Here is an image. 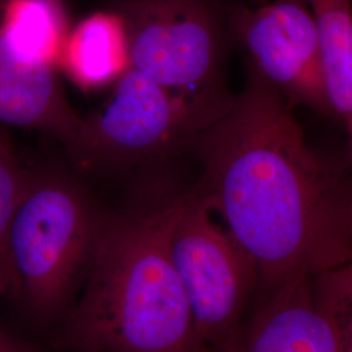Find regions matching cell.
Segmentation results:
<instances>
[{
  "label": "cell",
  "instance_id": "cell-3",
  "mask_svg": "<svg viewBox=\"0 0 352 352\" xmlns=\"http://www.w3.org/2000/svg\"><path fill=\"white\" fill-rule=\"evenodd\" d=\"M109 212L62 173L32 174L1 247L8 287L36 322L71 311Z\"/></svg>",
  "mask_w": 352,
  "mask_h": 352
},
{
  "label": "cell",
  "instance_id": "cell-6",
  "mask_svg": "<svg viewBox=\"0 0 352 352\" xmlns=\"http://www.w3.org/2000/svg\"><path fill=\"white\" fill-rule=\"evenodd\" d=\"M119 13L129 68L180 96L226 93L219 76V24L205 0H126Z\"/></svg>",
  "mask_w": 352,
  "mask_h": 352
},
{
  "label": "cell",
  "instance_id": "cell-5",
  "mask_svg": "<svg viewBox=\"0 0 352 352\" xmlns=\"http://www.w3.org/2000/svg\"><path fill=\"white\" fill-rule=\"evenodd\" d=\"M167 250L204 349L222 350L260 289L254 265L196 189L173 200Z\"/></svg>",
  "mask_w": 352,
  "mask_h": 352
},
{
  "label": "cell",
  "instance_id": "cell-14",
  "mask_svg": "<svg viewBox=\"0 0 352 352\" xmlns=\"http://www.w3.org/2000/svg\"><path fill=\"white\" fill-rule=\"evenodd\" d=\"M14 158L8 142L0 136V254L6 232L30 180Z\"/></svg>",
  "mask_w": 352,
  "mask_h": 352
},
{
  "label": "cell",
  "instance_id": "cell-9",
  "mask_svg": "<svg viewBox=\"0 0 352 352\" xmlns=\"http://www.w3.org/2000/svg\"><path fill=\"white\" fill-rule=\"evenodd\" d=\"M81 120L55 67L16 49L0 33V122L45 132L69 146Z\"/></svg>",
  "mask_w": 352,
  "mask_h": 352
},
{
  "label": "cell",
  "instance_id": "cell-13",
  "mask_svg": "<svg viewBox=\"0 0 352 352\" xmlns=\"http://www.w3.org/2000/svg\"><path fill=\"white\" fill-rule=\"evenodd\" d=\"M312 300L336 330L343 347L352 352V265L329 267L309 274Z\"/></svg>",
  "mask_w": 352,
  "mask_h": 352
},
{
  "label": "cell",
  "instance_id": "cell-10",
  "mask_svg": "<svg viewBox=\"0 0 352 352\" xmlns=\"http://www.w3.org/2000/svg\"><path fill=\"white\" fill-rule=\"evenodd\" d=\"M67 76L81 90L113 85L129 68L126 24L119 12L93 13L69 30L59 59Z\"/></svg>",
  "mask_w": 352,
  "mask_h": 352
},
{
  "label": "cell",
  "instance_id": "cell-15",
  "mask_svg": "<svg viewBox=\"0 0 352 352\" xmlns=\"http://www.w3.org/2000/svg\"><path fill=\"white\" fill-rule=\"evenodd\" d=\"M0 352H46L28 340L0 330Z\"/></svg>",
  "mask_w": 352,
  "mask_h": 352
},
{
  "label": "cell",
  "instance_id": "cell-11",
  "mask_svg": "<svg viewBox=\"0 0 352 352\" xmlns=\"http://www.w3.org/2000/svg\"><path fill=\"white\" fill-rule=\"evenodd\" d=\"M305 3L321 38L333 119L351 135V0H305Z\"/></svg>",
  "mask_w": 352,
  "mask_h": 352
},
{
  "label": "cell",
  "instance_id": "cell-8",
  "mask_svg": "<svg viewBox=\"0 0 352 352\" xmlns=\"http://www.w3.org/2000/svg\"><path fill=\"white\" fill-rule=\"evenodd\" d=\"M218 352H349L318 312L309 273H298L261 295L254 315Z\"/></svg>",
  "mask_w": 352,
  "mask_h": 352
},
{
  "label": "cell",
  "instance_id": "cell-4",
  "mask_svg": "<svg viewBox=\"0 0 352 352\" xmlns=\"http://www.w3.org/2000/svg\"><path fill=\"white\" fill-rule=\"evenodd\" d=\"M228 91L204 97L171 93L128 68L101 106L82 118L68 146L84 168L126 167L187 149L189 140L226 113Z\"/></svg>",
  "mask_w": 352,
  "mask_h": 352
},
{
  "label": "cell",
  "instance_id": "cell-2",
  "mask_svg": "<svg viewBox=\"0 0 352 352\" xmlns=\"http://www.w3.org/2000/svg\"><path fill=\"white\" fill-rule=\"evenodd\" d=\"M173 200L109 213L55 343L74 352H206L167 250Z\"/></svg>",
  "mask_w": 352,
  "mask_h": 352
},
{
  "label": "cell",
  "instance_id": "cell-1",
  "mask_svg": "<svg viewBox=\"0 0 352 352\" xmlns=\"http://www.w3.org/2000/svg\"><path fill=\"white\" fill-rule=\"evenodd\" d=\"M292 110L250 71L226 113L187 145L204 171L196 190L254 265L261 295L351 263L347 164L315 151Z\"/></svg>",
  "mask_w": 352,
  "mask_h": 352
},
{
  "label": "cell",
  "instance_id": "cell-12",
  "mask_svg": "<svg viewBox=\"0 0 352 352\" xmlns=\"http://www.w3.org/2000/svg\"><path fill=\"white\" fill-rule=\"evenodd\" d=\"M0 33L26 55L58 67L69 33L63 0H0Z\"/></svg>",
  "mask_w": 352,
  "mask_h": 352
},
{
  "label": "cell",
  "instance_id": "cell-7",
  "mask_svg": "<svg viewBox=\"0 0 352 352\" xmlns=\"http://www.w3.org/2000/svg\"><path fill=\"white\" fill-rule=\"evenodd\" d=\"M231 29L248 54L250 71L289 107L304 106L333 119L321 38L305 0L239 8Z\"/></svg>",
  "mask_w": 352,
  "mask_h": 352
},
{
  "label": "cell",
  "instance_id": "cell-16",
  "mask_svg": "<svg viewBox=\"0 0 352 352\" xmlns=\"http://www.w3.org/2000/svg\"><path fill=\"white\" fill-rule=\"evenodd\" d=\"M7 287H8V278H7V272H6L3 257L0 254V295L7 292Z\"/></svg>",
  "mask_w": 352,
  "mask_h": 352
}]
</instances>
